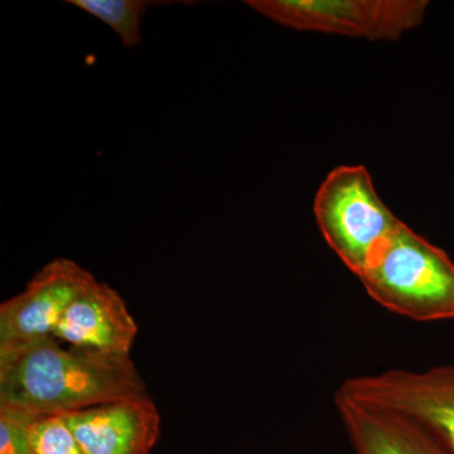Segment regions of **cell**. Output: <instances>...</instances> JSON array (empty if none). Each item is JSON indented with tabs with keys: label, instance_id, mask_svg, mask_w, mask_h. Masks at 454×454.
I'll list each match as a JSON object with an SVG mask.
<instances>
[{
	"label": "cell",
	"instance_id": "8992f818",
	"mask_svg": "<svg viewBox=\"0 0 454 454\" xmlns=\"http://www.w3.org/2000/svg\"><path fill=\"white\" fill-rule=\"evenodd\" d=\"M95 280L71 259L44 265L25 291L0 306V354L53 336L66 309Z\"/></svg>",
	"mask_w": 454,
	"mask_h": 454
},
{
	"label": "cell",
	"instance_id": "52a82bcc",
	"mask_svg": "<svg viewBox=\"0 0 454 454\" xmlns=\"http://www.w3.org/2000/svg\"><path fill=\"white\" fill-rule=\"evenodd\" d=\"M62 417L85 454H149L160 435V415L151 396L106 403Z\"/></svg>",
	"mask_w": 454,
	"mask_h": 454
},
{
	"label": "cell",
	"instance_id": "7a4b0ae2",
	"mask_svg": "<svg viewBox=\"0 0 454 454\" xmlns=\"http://www.w3.org/2000/svg\"><path fill=\"white\" fill-rule=\"evenodd\" d=\"M381 307L417 322L454 319V262L402 223L358 277Z\"/></svg>",
	"mask_w": 454,
	"mask_h": 454
},
{
	"label": "cell",
	"instance_id": "277c9868",
	"mask_svg": "<svg viewBox=\"0 0 454 454\" xmlns=\"http://www.w3.org/2000/svg\"><path fill=\"white\" fill-rule=\"evenodd\" d=\"M278 25L370 41H396L423 22L427 0H249Z\"/></svg>",
	"mask_w": 454,
	"mask_h": 454
},
{
	"label": "cell",
	"instance_id": "30bf717a",
	"mask_svg": "<svg viewBox=\"0 0 454 454\" xmlns=\"http://www.w3.org/2000/svg\"><path fill=\"white\" fill-rule=\"evenodd\" d=\"M67 3L103 20L129 49L142 43L143 16L151 5L158 4L145 0H68Z\"/></svg>",
	"mask_w": 454,
	"mask_h": 454
},
{
	"label": "cell",
	"instance_id": "ba28073f",
	"mask_svg": "<svg viewBox=\"0 0 454 454\" xmlns=\"http://www.w3.org/2000/svg\"><path fill=\"white\" fill-rule=\"evenodd\" d=\"M139 327L118 291L95 280L68 306L53 337L112 356H130Z\"/></svg>",
	"mask_w": 454,
	"mask_h": 454
},
{
	"label": "cell",
	"instance_id": "6da1fadb",
	"mask_svg": "<svg viewBox=\"0 0 454 454\" xmlns=\"http://www.w3.org/2000/svg\"><path fill=\"white\" fill-rule=\"evenodd\" d=\"M139 397L148 389L130 356L64 346L53 336L0 354V409L65 415Z\"/></svg>",
	"mask_w": 454,
	"mask_h": 454
},
{
	"label": "cell",
	"instance_id": "7c38bea8",
	"mask_svg": "<svg viewBox=\"0 0 454 454\" xmlns=\"http://www.w3.org/2000/svg\"><path fill=\"white\" fill-rule=\"evenodd\" d=\"M0 454H29L22 415L0 409Z\"/></svg>",
	"mask_w": 454,
	"mask_h": 454
},
{
	"label": "cell",
	"instance_id": "9c48e42d",
	"mask_svg": "<svg viewBox=\"0 0 454 454\" xmlns=\"http://www.w3.org/2000/svg\"><path fill=\"white\" fill-rule=\"evenodd\" d=\"M334 404L355 454H452L419 424L336 394Z\"/></svg>",
	"mask_w": 454,
	"mask_h": 454
},
{
	"label": "cell",
	"instance_id": "3957f363",
	"mask_svg": "<svg viewBox=\"0 0 454 454\" xmlns=\"http://www.w3.org/2000/svg\"><path fill=\"white\" fill-rule=\"evenodd\" d=\"M313 212L325 243L357 278L403 223L378 195L364 166L331 170L317 191Z\"/></svg>",
	"mask_w": 454,
	"mask_h": 454
},
{
	"label": "cell",
	"instance_id": "5b68a950",
	"mask_svg": "<svg viewBox=\"0 0 454 454\" xmlns=\"http://www.w3.org/2000/svg\"><path fill=\"white\" fill-rule=\"evenodd\" d=\"M336 394L419 424L454 454V366L357 376L343 381Z\"/></svg>",
	"mask_w": 454,
	"mask_h": 454
},
{
	"label": "cell",
	"instance_id": "8fae6325",
	"mask_svg": "<svg viewBox=\"0 0 454 454\" xmlns=\"http://www.w3.org/2000/svg\"><path fill=\"white\" fill-rule=\"evenodd\" d=\"M20 414L29 454H85L62 415Z\"/></svg>",
	"mask_w": 454,
	"mask_h": 454
}]
</instances>
